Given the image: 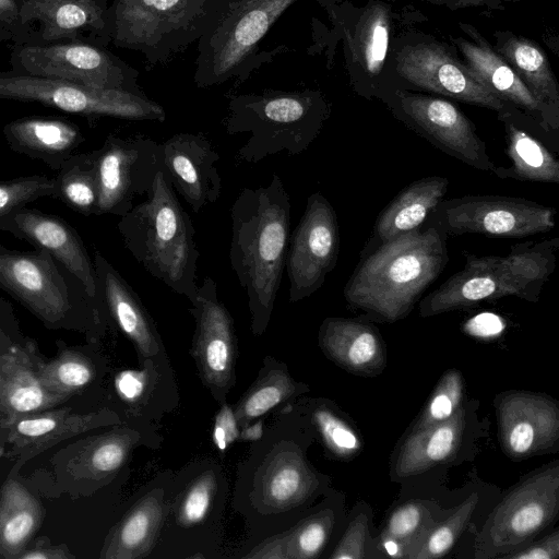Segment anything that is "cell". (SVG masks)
Instances as JSON below:
<instances>
[{"instance_id":"cell-34","label":"cell","mask_w":559,"mask_h":559,"mask_svg":"<svg viewBox=\"0 0 559 559\" xmlns=\"http://www.w3.org/2000/svg\"><path fill=\"white\" fill-rule=\"evenodd\" d=\"M44 518L40 501L17 480L7 479L0 490V558L19 559Z\"/></svg>"},{"instance_id":"cell-23","label":"cell","mask_w":559,"mask_h":559,"mask_svg":"<svg viewBox=\"0 0 559 559\" xmlns=\"http://www.w3.org/2000/svg\"><path fill=\"white\" fill-rule=\"evenodd\" d=\"M36 345L14 343L0 354V443L17 418L56 407L69 396L49 391L38 373Z\"/></svg>"},{"instance_id":"cell-11","label":"cell","mask_w":559,"mask_h":559,"mask_svg":"<svg viewBox=\"0 0 559 559\" xmlns=\"http://www.w3.org/2000/svg\"><path fill=\"white\" fill-rule=\"evenodd\" d=\"M11 69L36 76L145 94L139 71L106 47L86 41L10 46Z\"/></svg>"},{"instance_id":"cell-12","label":"cell","mask_w":559,"mask_h":559,"mask_svg":"<svg viewBox=\"0 0 559 559\" xmlns=\"http://www.w3.org/2000/svg\"><path fill=\"white\" fill-rule=\"evenodd\" d=\"M556 210L528 199L472 194L442 200L426 223L447 235L524 238L554 229Z\"/></svg>"},{"instance_id":"cell-48","label":"cell","mask_w":559,"mask_h":559,"mask_svg":"<svg viewBox=\"0 0 559 559\" xmlns=\"http://www.w3.org/2000/svg\"><path fill=\"white\" fill-rule=\"evenodd\" d=\"M150 382L151 376L147 368L123 370L115 378V389L122 401L133 405L145 396Z\"/></svg>"},{"instance_id":"cell-5","label":"cell","mask_w":559,"mask_h":559,"mask_svg":"<svg viewBox=\"0 0 559 559\" xmlns=\"http://www.w3.org/2000/svg\"><path fill=\"white\" fill-rule=\"evenodd\" d=\"M328 115V105L317 92L264 90L231 95L225 129L229 135L249 133L237 155L253 164L278 153H304Z\"/></svg>"},{"instance_id":"cell-30","label":"cell","mask_w":559,"mask_h":559,"mask_svg":"<svg viewBox=\"0 0 559 559\" xmlns=\"http://www.w3.org/2000/svg\"><path fill=\"white\" fill-rule=\"evenodd\" d=\"M448 188L449 179L442 176L424 177L406 186L379 214L365 250L421 227Z\"/></svg>"},{"instance_id":"cell-16","label":"cell","mask_w":559,"mask_h":559,"mask_svg":"<svg viewBox=\"0 0 559 559\" xmlns=\"http://www.w3.org/2000/svg\"><path fill=\"white\" fill-rule=\"evenodd\" d=\"M189 309L195 321L192 354L203 383L224 402L235 380L234 320L218 299L217 284L205 276Z\"/></svg>"},{"instance_id":"cell-38","label":"cell","mask_w":559,"mask_h":559,"mask_svg":"<svg viewBox=\"0 0 559 559\" xmlns=\"http://www.w3.org/2000/svg\"><path fill=\"white\" fill-rule=\"evenodd\" d=\"M38 373L44 385L51 392L71 396L95 377L94 366L80 350L63 348L50 361L43 359L38 365Z\"/></svg>"},{"instance_id":"cell-33","label":"cell","mask_w":559,"mask_h":559,"mask_svg":"<svg viewBox=\"0 0 559 559\" xmlns=\"http://www.w3.org/2000/svg\"><path fill=\"white\" fill-rule=\"evenodd\" d=\"M504 123L509 167H496L492 173L501 179L534 181L545 183L559 182V162L548 146L509 112H500Z\"/></svg>"},{"instance_id":"cell-25","label":"cell","mask_w":559,"mask_h":559,"mask_svg":"<svg viewBox=\"0 0 559 559\" xmlns=\"http://www.w3.org/2000/svg\"><path fill=\"white\" fill-rule=\"evenodd\" d=\"M457 46L465 56L469 70L477 80L504 105L510 104L532 118L544 139L557 151L551 140L558 129V118L543 106L520 79L516 72L485 43L474 44L457 39Z\"/></svg>"},{"instance_id":"cell-37","label":"cell","mask_w":559,"mask_h":559,"mask_svg":"<svg viewBox=\"0 0 559 559\" xmlns=\"http://www.w3.org/2000/svg\"><path fill=\"white\" fill-rule=\"evenodd\" d=\"M53 199L84 216L96 215L98 186L93 151L70 156L53 177Z\"/></svg>"},{"instance_id":"cell-8","label":"cell","mask_w":559,"mask_h":559,"mask_svg":"<svg viewBox=\"0 0 559 559\" xmlns=\"http://www.w3.org/2000/svg\"><path fill=\"white\" fill-rule=\"evenodd\" d=\"M0 287L47 328L85 326L105 311L49 252H24L0 243Z\"/></svg>"},{"instance_id":"cell-46","label":"cell","mask_w":559,"mask_h":559,"mask_svg":"<svg viewBox=\"0 0 559 559\" xmlns=\"http://www.w3.org/2000/svg\"><path fill=\"white\" fill-rule=\"evenodd\" d=\"M55 195L53 178L32 175L0 180V221L16 209Z\"/></svg>"},{"instance_id":"cell-47","label":"cell","mask_w":559,"mask_h":559,"mask_svg":"<svg viewBox=\"0 0 559 559\" xmlns=\"http://www.w3.org/2000/svg\"><path fill=\"white\" fill-rule=\"evenodd\" d=\"M368 518L361 513L348 525L331 559H361L366 557Z\"/></svg>"},{"instance_id":"cell-49","label":"cell","mask_w":559,"mask_h":559,"mask_svg":"<svg viewBox=\"0 0 559 559\" xmlns=\"http://www.w3.org/2000/svg\"><path fill=\"white\" fill-rule=\"evenodd\" d=\"M239 432L240 428L234 411L227 404H223L215 417L213 430L214 444L223 452L239 438Z\"/></svg>"},{"instance_id":"cell-9","label":"cell","mask_w":559,"mask_h":559,"mask_svg":"<svg viewBox=\"0 0 559 559\" xmlns=\"http://www.w3.org/2000/svg\"><path fill=\"white\" fill-rule=\"evenodd\" d=\"M0 98L37 103L88 118L164 121L166 112L145 94L83 85L64 80L0 71Z\"/></svg>"},{"instance_id":"cell-21","label":"cell","mask_w":559,"mask_h":559,"mask_svg":"<svg viewBox=\"0 0 559 559\" xmlns=\"http://www.w3.org/2000/svg\"><path fill=\"white\" fill-rule=\"evenodd\" d=\"M160 167L166 178L194 213L217 201L222 178L219 154L203 133H177L159 143Z\"/></svg>"},{"instance_id":"cell-22","label":"cell","mask_w":559,"mask_h":559,"mask_svg":"<svg viewBox=\"0 0 559 559\" xmlns=\"http://www.w3.org/2000/svg\"><path fill=\"white\" fill-rule=\"evenodd\" d=\"M119 423L109 409L79 414L69 407H52L24 415L8 427L0 443V456L16 460L20 466L66 439Z\"/></svg>"},{"instance_id":"cell-27","label":"cell","mask_w":559,"mask_h":559,"mask_svg":"<svg viewBox=\"0 0 559 559\" xmlns=\"http://www.w3.org/2000/svg\"><path fill=\"white\" fill-rule=\"evenodd\" d=\"M319 345L329 359L348 372L373 377L386 365L385 345L371 323L330 317L319 329Z\"/></svg>"},{"instance_id":"cell-18","label":"cell","mask_w":559,"mask_h":559,"mask_svg":"<svg viewBox=\"0 0 559 559\" xmlns=\"http://www.w3.org/2000/svg\"><path fill=\"white\" fill-rule=\"evenodd\" d=\"M397 70L404 79L421 88L499 114L507 111L503 102L487 90L468 67L439 45L406 46L397 56Z\"/></svg>"},{"instance_id":"cell-39","label":"cell","mask_w":559,"mask_h":559,"mask_svg":"<svg viewBox=\"0 0 559 559\" xmlns=\"http://www.w3.org/2000/svg\"><path fill=\"white\" fill-rule=\"evenodd\" d=\"M390 19L385 8L373 5L366 11L353 39L356 59L370 74L380 72L389 45Z\"/></svg>"},{"instance_id":"cell-20","label":"cell","mask_w":559,"mask_h":559,"mask_svg":"<svg viewBox=\"0 0 559 559\" xmlns=\"http://www.w3.org/2000/svg\"><path fill=\"white\" fill-rule=\"evenodd\" d=\"M495 406L507 455L521 460L557 445L559 408L549 396L511 391L497 395Z\"/></svg>"},{"instance_id":"cell-4","label":"cell","mask_w":559,"mask_h":559,"mask_svg":"<svg viewBox=\"0 0 559 559\" xmlns=\"http://www.w3.org/2000/svg\"><path fill=\"white\" fill-rule=\"evenodd\" d=\"M559 238L513 245L508 255H466L463 269L420 299L423 318L515 296L537 302L556 265Z\"/></svg>"},{"instance_id":"cell-2","label":"cell","mask_w":559,"mask_h":559,"mask_svg":"<svg viewBox=\"0 0 559 559\" xmlns=\"http://www.w3.org/2000/svg\"><path fill=\"white\" fill-rule=\"evenodd\" d=\"M447 237L427 224L365 250L344 287L348 307L380 322L407 317L449 262Z\"/></svg>"},{"instance_id":"cell-28","label":"cell","mask_w":559,"mask_h":559,"mask_svg":"<svg viewBox=\"0 0 559 559\" xmlns=\"http://www.w3.org/2000/svg\"><path fill=\"white\" fill-rule=\"evenodd\" d=\"M2 132L12 151L39 159L56 171L85 142L78 124L59 117L19 118L8 122Z\"/></svg>"},{"instance_id":"cell-19","label":"cell","mask_w":559,"mask_h":559,"mask_svg":"<svg viewBox=\"0 0 559 559\" xmlns=\"http://www.w3.org/2000/svg\"><path fill=\"white\" fill-rule=\"evenodd\" d=\"M0 230L49 252L91 298L102 302L93 260L79 233L64 219L25 205L3 217Z\"/></svg>"},{"instance_id":"cell-6","label":"cell","mask_w":559,"mask_h":559,"mask_svg":"<svg viewBox=\"0 0 559 559\" xmlns=\"http://www.w3.org/2000/svg\"><path fill=\"white\" fill-rule=\"evenodd\" d=\"M237 0H112L111 44L165 63L199 40Z\"/></svg>"},{"instance_id":"cell-24","label":"cell","mask_w":559,"mask_h":559,"mask_svg":"<svg viewBox=\"0 0 559 559\" xmlns=\"http://www.w3.org/2000/svg\"><path fill=\"white\" fill-rule=\"evenodd\" d=\"M317 487L318 478L299 448L281 442L258 467L252 498L262 511L283 513L301 506Z\"/></svg>"},{"instance_id":"cell-14","label":"cell","mask_w":559,"mask_h":559,"mask_svg":"<svg viewBox=\"0 0 559 559\" xmlns=\"http://www.w3.org/2000/svg\"><path fill=\"white\" fill-rule=\"evenodd\" d=\"M340 245L334 207L321 192L310 194L287 247L285 267L290 302L300 301L322 287L336 265Z\"/></svg>"},{"instance_id":"cell-55","label":"cell","mask_w":559,"mask_h":559,"mask_svg":"<svg viewBox=\"0 0 559 559\" xmlns=\"http://www.w3.org/2000/svg\"><path fill=\"white\" fill-rule=\"evenodd\" d=\"M15 324L11 305L0 296V354L14 344L12 333L15 330Z\"/></svg>"},{"instance_id":"cell-3","label":"cell","mask_w":559,"mask_h":559,"mask_svg":"<svg viewBox=\"0 0 559 559\" xmlns=\"http://www.w3.org/2000/svg\"><path fill=\"white\" fill-rule=\"evenodd\" d=\"M133 258L175 293L194 301L199 249L192 221L163 170H158L146 199L117 224Z\"/></svg>"},{"instance_id":"cell-1","label":"cell","mask_w":559,"mask_h":559,"mask_svg":"<svg viewBox=\"0 0 559 559\" xmlns=\"http://www.w3.org/2000/svg\"><path fill=\"white\" fill-rule=\"evenodd\" d=\"M290 207V197L274 174L267 186L242 189L230 210V266L246 290L257 336L267 328L281 285Z\"/></svg>"},{"instance_id":"cell-36","label":"cell","mask_w":559,"mask_h":559,"mask_svg":"<svg viewBox=\"0 0 559 559\" xmlns=\"http://www.w3.org/2000/svg\"><path fill=\"white\" fill-rule=\"evenodd\" d=\"M300 383L289 376L285 365L271 360L233 409L239 428L289 400L300 392Z\"/></svg>"},{"instance_id":"cell-54","label":"cell","mask_w":559,"mask_h":559,"mask_svg":"<svg viewBox=\"0 0 559 559\" xmlns=\"http://www.w3.org/2000/svg\"><path fill=\"white\" fill-rule=\"evenodd\" d=\"M245 558L252 559H286L283 534H275L257 545Z\"/></svg>"},{"instance_id":"cell-51","label":"cell","mask_w":559,"mask_h":559,"mask_svg":"<svg viewBox=\"0 0 559 559\" xmlns=\"http://www.w3.org/2000/svg\"><path fill=\"white\" fill-rule=\"evenodd\" d=\"M559 556V532L546 536L536 544L528 547L516 549L502 558L508 559H556Z\"/></svg>"},{"instance_id":"cell-13","label":"cell","mask_w":559,"mask_h":559,"mask_svg":"<svg viewBox=\"0 0 559 559\" xmlns=\"http://www.w3.org/2000/svg\"><path fill=\"white\" fill-rule=\"evenodd\" d=\"M98 201L96 215L123 216L139 197H147L160 167L159 143L143 136L109 134L93 151Z\"/></svg>"},{"instance_id":"cell-32","label":"cell","mask_w":559,"mask_h":559,"mask_svg":"<svg viewBox=\"0 0 559 559\" xmlns=\"http://www.w3.org/2000/svg\"><path fill=\"white\" fill-rule=\"evenodd\" d=\"M168 508L162 490H152L146 493L111 530L99 557L138 559L147 556Z\"/></svg>"},{"instance_id":"cell-52","label":"cell","mask_w":559,"mask_h":559,"mask_svg":"<svg viewBox=\"0 0 559 559\" xmlns=\"http://www.w3.org/2000/svg\"><path fill=\"white\" fill-rule=\"evenodd\" d=\"M504 329L503 321L493 314H479L464 325V331L473 336L491 338Z\"/></svg>"},{"instance_id":"cell-56","label":"cell","mask_w":559,"mask_h":559,"mask_svg":"<svg viewBox=\"0 0 559 559\" xmlns=\"http://www.w3.org/2000/svg\"><path fill=\"white\" fill-rule=\"evenodd\" d=\"M263 426L261 421L248 424L240 428L239 438L245 441H255L262 437Z\"/></svg>"},{"instance_id":"cell-15","label":"cell","mask_w":559,"mask_h":559,"mask_svg":"<svg viewBox=\"0 0 559 559\" xmlns=\"http://www.w3.org/2000/svg\"><path fill=\"white\" fill-rule=\"evenodd\" d=\"M393 109L413 131L441 152L484 171H492L486 143L474 123L452 103L408 92L396 93Z\"/></svg>"},{"instance_id":"cell-31","label":"cell","mask_w":559,"mask_h":559,"mask_svg":"<svg viewBox=\"0 0 559 559\" xmlns=\"http://www.w3.org/2000/svg\"><path fill=\"white\" fill-rule=\"evenodd\" d=\"M465 428V409L460 407L449 419L412 429L404 439L393 468L404 479L447 461L457 451Z\"/></svg>"},{"instance_id":"cell-17","label":"cell","mask_w":559,"mask_h":559,"mask_svg":"<svg viewBox=\"0 0 559 559\" xmlns=\"http://www.w3.org/2000/svg\"><path fill=\"white\" fill-rule=\"evenodd\" d=\"M22 45L86 41L111 44L107 0H19Z\"/></svg>"},{"instance_id":"cell-50","label":"cell","mask_w":559,"mask_h":559,"mask_svg":"<svg viewBox=\"0 0 559 559\" xmlns=\"http://www.w3.org/2000/svg\"><path fill=\"white\" fill-rule=\"evenodd\" d=\"M74 555L64 544L55 545L46 536L33 538L19 559H73Z\"/></svg>"},{"instance_id":"cell-41","label":"cell","mask_w":559,"mask_h":559,"mask_svg":"<svg viewBox=\"0 0 559 559\" xmlns=\"http://www.w3.org/2000/svg\"><path fill=\"white\" fill-rule=\"evenodd\" d=\"M334 525V514L322 510L282 533L286 559L316 558L323 550Z\"/></svg>"},{"instance_id":"cell-7","label":"cell","mask_w":559,"mask_h":559,"mask_svg":"<svg viewBox=\"0 0 559 559\" xmlns=\"http://www.w3.org/2000/svg\"><path fill=\"white\" fill-rule=\"evenodd\" d=\"M297 0H237L218 22L198 40L193 80L199 88L229 80L245 82L262 64L286 47L260 49L262 39L281 15Z\"/></svg>"},{"instance_id":"cell-40","label":"cell","mask_w":559,"mask_h":559,"mask_svg":"<svg viewBox=\"0 0 559 559\" xmlns=\"http://www.w3.org/2000/svg\"><path fill=\"white\" fill-rule=\"evenodd\" d=\"M432 526L427 506L421 501H408L390 513L380 538L392 539L402 549L404 558H411Z\"/></svg>"},{"instance_id":"cell-43","label":"cell","mask_w":559,"mask_h":559,"mask_svg":"<svg viewBox=\"0 0 559 559\" xmlns=\"http://www.w3.org/2000/svg\"><path fill=\"white\" fill-rule=\"evenodd\" d=\"M217 491V477L213 471L199 474L181 492L175 516L178 525L193 527L207 516Z\"/></svg>"},{"instance_id":"cell-35","label":"cell","mask_w":559,"mask_h":559,"mask_svg":"<svg viewBox=\"0 0 559 559\" xmlns=\"http://www.w3.org/2000/svg\"><path fill=\"white\" fill-rule=\"evenodd\" d=\"M500 50L535 98L558 118V85L544 52L533 43L516 37H510Z\"/></svg>"},{"instance_id":"cell-57","label":"cell","mask_w":559,"mask_h":559,"mask_svg":"<svg viewBox=\"0 0 559 559\" xmlns=\"http://www.w3.org/2000/svg\"><path fill=\"white\" fill-rule=\"evenodd\" d=\"M4 41H13L12 34L0 23V44Z\"/></svg>"},{"instance_id":"cell-53","label":"cell","mask_w":559,"mask_h":559,"mask_svg":"<svg viewBox=\"0 0 559 559\" xmlns=\"http://www.w3.org/2000/svg\"><path fill=\"white\" fill-rule=\"evenodd\" d=\"M0 23L12 34V43L17 45L24 43L19 0H0Z\"/></svg>"},{"instance_id":"cell-10","label":"cell","mask_w":559,"mask_h":559,"mask_svg":"<svg viewBox=\"0 0 559 559\" xmlns=\"http://www.w3.org/2000/svg\"><path fill=\"white\" fill-rule=\"evenodd\" d=\"M559 509V464L515 485L488 515L475 540V558H502L544 531Z\"/></svg>"},{"instance_id":"cell-58","label":"cell","mask_w":559,"mask_h":559,"mask_svg":"<svg viewBox=\"0 0 559 559\" xmlns=\"http://www.w3.org/2000/svg\"><path fill=\"white\" fill-rule=\"evenodd\" d=\"M448 1H452L456 4L466 5V4H480V3L489 2L490 0H448Z\"/></svg>"},{"instance_id":"cell-42","label":"cell","mask_w":559,"mask_h":559,"mask_svg":"<svg viewBox=\"0 0 559 559\" xmlns=\"http://www.w3.org/2000/svg\"><path fill=\"white\" fill-rule=\"evenodd\" d=\"M478 503V495L472 493L444 522L433 525L411 556L412 559L444 557L467 526Z\"/></svg>"},{"instance_id":"cell-45","label":"cell","mask_w":559,"mask_h":559,"mask_svg":"<svg viewBox=\"0 0 559 559\" xmlns=\"http://www.w3.org/2000/svg\"><path fill=\"white\" fill-rule=\"evenodd\" d=\"M311 418L324 445L331 453L342 459H350L360 451L359 436L334 412L321 406L312 412Z\"/></svg>"},{"instance_id":"cell-26","label":"cell","mask_w":559,"mask_h":559,"mask_svg":"<svg viewBox=\"0 0 559 559\" xmlns=\"http://www.w3.org/2000/svg\"><path fill=\"white\" fill-rule=\"evenodd\" d=\"M93 263L105 310L141 357H155L162 350L160 340L139 295L99 251H95Z\"/></svg>"},{"instance_id":"cell-29","label":"cell","mask_w":559,"mask_h":559,"mask_svg":"<svg viewBox=\"0 0 559 559\" xmlns=\"http://www.w3.org/2000/svg\"><path fill=\"white\" fill-rule=\"evenodd\" d=\"M140 438L134 429L119 428L82 439L58 453L62 475L74 483L104 480L126 463Z\"/></svg>"},{"instance_id":"cell-44","label":"cell","mask_w":559,"mask_h":559,"mask_svg":"<svg viewBox=\"0 0 559 559\" xmlns=\"http://www.w3.org/2000/svg\"><path fill=\"white\" fill-rule=\"evenodd\" d=\"M463 391L464 381L462 373L455 368L447 370L412 429L423 428L449 419L461 407Z\"/></svg>"}]
</instances>
